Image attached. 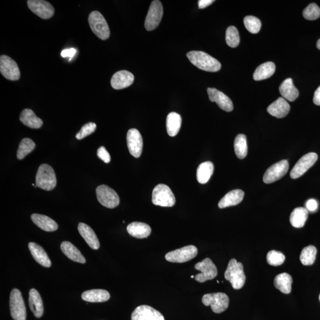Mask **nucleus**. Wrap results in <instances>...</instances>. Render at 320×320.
<instances>
[{"instance_id": "obj_24", "label": "nucleus", "mask_w": 320, "mask_h": 320, "mask_svg": "<svg viewBox=\"0 0 320 320\" xmlns=\"http://www.w3.org/2000/svg\"><path fill=\"white\" fill-rule=\"evenodd\" d=\"M127 232L136 239H146L151 235V227L146 223L133 222L127 226Z\"/></svg>"}, {"instance_id": "obj_15", "label": "nucleus", "mask_w": 320, "mask_h": 320, "mask_svg": "<svg viewBox=\"0 0 320 320\" xmlns=\"http://www.w3.org/2000/svg\"><path fill=\"white\" fill-rule=\"evenodd\" d=\"M27 6L31 11L41 19H49L55 13L54 7L43 0H29Z\"/></svg>"}, {"instance_id": "obj_39", "label": "nucleus", "mask_w": 320, "mask_h": 320, "mask_svg": "<svg viewBox=\"0 0 320 320\" xmlns=\"http://www.w3.org/2000/svg\"><path fill=\"white\" fill-rule=\"evenodd\" d=\"M226 42L230 47L236 48L240 43V35L238 30L235 26H230L226 31Z\"/></svg>"}, {"instance_id": "obj_5", "label": "nucleus", "mask_w": 320, "mask_h": 320, "mask_svg": "<svg viewBox=\"0 0 320 320\" xmlns=\"http://www.w3.org/2000/svg\"><path fill=\"white\" fill-rule=\"evenodd\" d=\"M88 23L90 28L99 39H108L110 36V29L105 17L98 11L92 12L88 16Z\"/></svg>"}, {"instance_id": "obj_38", "label": "nucleus", "mask_w": 320, "mask_h": 320, "mask_svg": "<svg viewBox=\"0 0 320 320\" xmlns=\"http://www.w3.org/2000/svg\"><path fill=\"white\" fill-rule=\"evenodd\" d=\"M316 253V247L314 246H308L302 249L301 255L300 260L301 263L305 266H309L314 263L315 260Z\"/></svg>"}, {"instance_id": "obj_40", "label": "nucleus", "mask_w": 320, "mask_h": 320, "mask_svg": "<svg viewBox=\"0 0 320 320\" xmlns=\"http://www.w3.org/2000/svg\"><path fill=\"white\" fill-rule=\"evenodd\" d=\"M244 24L247 30L253 34L259 32L261 29V23L260 20L254 16H246L244 19Z\"/></svg>"}, {"instance_id": "obj_2", "label": "nucleus", "mask_w": 320, "mask_h": 320, "mask_svg": "<svg viewBox=\"0 0 320 320\" xmlns=\"http://www.w3.org/2000/svg\"><path fill=\"white\" fill-rule=\"evenodd\" d=\"M224 277L228 281L235 290H240L243 287L246 282V276L244 272L243 265L235 259L229 261Z\"/></svg>"}, {"instance_id": "obj_25", "label": "nucleus", "mask_w": 320, "mask_h": 320, "mask_svg": "<svg viewBox=\"0 0 320 320\" xmlns=\"http://www.w3.org/2000/svg\"><path fill=\"white\" fill-rule=\"evenodd\" d=\"M29 249L34 259L37 263L43 267H50L51 266L50 258L42 247L35 243L31 242L29 244Z\"/></svg>"}, {"instance_id": "obj_17", "label": "nucleus", "mask_w": 320, "mask_h": 320, "mask_svg": "<svg viewBox=\"0 0 320 320\" xmlns=\"http://www.w3.org/2000/svg\"><path fill=\"white\" fill-rule=\"evenodd\" d=\"M131 320H165L161 313L149 305H140L131 315Z\"/></svg>"}, {"instance_id": "obj_30", "label": "nucleus", "mask_w": 320, "mask_h": 320, "mask_svg": "<svg viewBox=\"0 0 320 320\" xmlns=\"http://www.w3.org/2000/svg\"><path fill=\"white\" fill-rule=\"evenodd\" d=\"M81 297L84 301L89 302H103L108 301L111 295L104 290H92L84 292Z\"/></svg>"}, {"instance_id": "obj_19", "label": "nucleus", "mask_w": 320, "mask_h": 320, "mask_svg": "<svg viewBox=\"0 0 320 320\" xmlns=\"http://www.w3.org/2000/svg\"><path fill=\"white\" fill-rule=\"evenodd\" d=\"M134 81L133 75L126 70L117 72L113 75L111 84L115 90H120L129 87Z\"/></svg>"}, {"instance_id": "obj_8", "label": "nucleus", "mask_w": 320, "mask_h": 320, "mask_svg": "<svg viewBox=\"0 0 320 320\" xmlns=\"http://www.w3.org/2000/svg\"><path fill=\"white\" fill-rule=\"evenodd\" d=\"M96 195L100 204L108 208H115L119 204L117 193L108 186L102 185L96 189Z\"/></svg>"}, {"instance_id": "obj_9", "label": "nucleus", "mask_w": 320, "mask_h": 320, "mask_svg": "<svg viewBox=\"0 0 320 320\" xmlns=\"http://www.w3.org/2000/svg\"><path fill=\"white\" fill-rule=\"evenodd\" d=\"M195 246H188L172 251L166 254L165 259L172 263H185L194 259L198 254Z\"/></svg>"}, {"instance_id": "obj_51", "label": "nucleus", "mask_w": 320, "mask_h": 320, "mask_svg": "<svg viewBox=\"0 0 320 320\" xmlns=\"http://www.w3.org/2000/svg\"><path fill=\"white\" fill-rule=\"evenodd\" d=\"M319 301H320V295H319Z\"/></svg>"}, {"instance_id": "obj_49", "label": "nucleus", "mask_w": 320, "mask_h": 320, "mask_svg": "<svg viewBox=\"0 0 320 320\" xmlns=\"http://www.w3.org/2000/svg\"><path fill=\"white\" fill-rule=\"evenodd\" d=\"M316 48L320 50V39L317 41V42H316Z\"/></svg>"}, {"instance_id": "obj_44", "label": "nucleus", "mask_w": 320, "mask_h": 320, "mask_svg": "<svg viewBox=\"0 0 320 320\" xmlns=\"http://www.w3.org/2000/svg\"><path fill=\"white\" fill-rule=\"evenodd\" d=\"M97 154L100 159L104 161L105 163H109L111 160V156L105 147H100L98 150Z\"/></svg>"}, {"instance_id": "obj_35", "label": "nucleus", "mask_w": 320, "mask_h": 320, "mask_svg": "<svg viewBox=\"0 0 320 320\" xmlns=\"http://www.w3.org/2000/svg\"><path fill=\"white\" fill-rule=\"evenodd\" d=\"M213 164L211 161H206L199 165L197 169V180L199 184H205L209 180L213 173Z\"/></svg>"}, {"instance_id": "obj_22", "label": "nucleus", "mask_w": 320, "mask_h": 320, "mask_svg": "<svg viewBox=\"0 0 320 320\" xmlns=\"http://www.w3.org/2000/svg\"><path fill=\"white\" fill-rule=\"evenodd\" d=\"M244 197V192L241 189H235L227 193L218 204V207L221 209L236 206L242 202Z\"/></svg>"}, {"instance_id": "obj_3", "label": "nucleus", "mask_w": 320, "mask_h": 320, "mask_svg": "<svg viewBox=\"0 0 320 320\" xmlns=\"http://www.w3.org/2000/svg\"><path fill=\"white\" fill-rule=\"evenodd\" d=\"M37 187L47 191L53 190L57 185L56 173L51 166L47 164L40 165L36 175Z\"/></svg>"}, {"instance_id": "obj_6", "label": "nucleus", "mask_w": 320, "mask_h": 320, "mask_svg": "<svg viewBox=\"0 0 320 320\" xmlns=\"http://www.w3.org/2000/svg\"><path fill=\"white\" fill-rule=\"evenodd\" d=\"M202 303L205 306H211L213 312L219 314L225 311L229 306V298L222 292L208 294L203 296Z\"/></svg>"}, {"instance_id": "obj_34", "label": "nucleus", "mask_w": 320, "mask_h": 320, "mask_svg": "<svg viewBox=\"0 0 320 320\" xmlns=\"http://www.w3.org/2000/svg\"><path fill=\"white\" fill-rule=\"evenodd\" d=\"M181 118L179 114L171 112L166 120L167 131L170 136H175L179 132L181 125Z\"/></svg>"}, {"instance_id": "obj_10", "label": "nucleus", "mask_w": 320, "mask_h": 320, "mask_svg": "<svg viewBox=\"0 0 320 320\" xmlns=\"http://www.w3.org/2000/svg\"><path fill=\"white\" fill-rule=\"evenodd\" d=\"M195 268V269L200 271L201 272L195 277V280L200 282V283H204L206 281L212 280L217 277V268L209 258H206L201 262L196 264Z\"/></svg>"}, {"instance_id": "obj_33", "label": "nucleus", "mask_w": 320, "mask_h": 320, "mask_svg": "<svg viewBox=\"0 0 320 320\" xmlns=\"http://www.w3.org/2000/svg\"><path fill=\"white\" fill-rule=\"evenodd\" d=\"M292 278L290 275L282 273L277 275L274 280V285L282 293L288 294L291 292Z\"/></svg>"}, {"instance_id": "obj_7", "label": "nucleus", "mask_w": 320, "mask_h": 320, "mask_svg": "<svg viewBox=\"0 0 320 320\" xmlns=\"http://www.w3.org/2000/svg\"><path fill=\"white\" fill-rule=\"evenodd\" d=\"M10 313L14 320H26V309L22 293L14 289L10 297Z\"/></svg>"}, {"instance_id": "obj_23", "label": "nucleus", "mask_w": 320, "mask_h": 320, "mask_svg": "<svg viewBox=\"0 0 320 320\" xmlns=\"http://www.w3.org/2000/svg\"><path fill=\"white\" fill-rule=\"evenodd\" d=\"M31 219L34 224L47 232H55L58 228L57 223L46 215L33 213L31 215Z\"/></svg>"}, {"instance_id": "obj_11", "label": "nucleus", "mask_w": 320, "mask_h": 320, "mask_svg": "<svg viewBox=\"0 0 320 320\" xmlns=\"http://www.w3.org/2000/svg\"><path fill=\"white\" fill-rule=\"evenodd\" d=\"M163 15V8L160 1L155 0L150 7L145 21V27L148 31L156 29L160 25Z\"/></svg>"}, {"instance_id": "obj_14", "label": "nucleus", "mask_w": 320, "mask_h": 320, "mask_svg": "<svg viewBox=\"0 0 320 320\" xmlns=\"http://www.w3.org/2000/svg\"><path fill=\"white\" fill-rule=\"evenodd\" d=\"M317 159V154L315 153H309L304 155L292 168L290 173L291 177L296 179L302 176L315 163Z\"/></svg>"}, {"instance_id": "obj_46", "label": "nucleus", "mask_w": 320, "mask_h": 320, "mask_svg": "<svg viewBox=\"0 0 320 320\" xmlns=\"http://www.w3.org/2000/svg\"><path fill=\"white\" fill-rule=\"evenodd\" d=\"M76 52V50L74 49V48H71V49L69 50H65L62 51L61 56L63 58L70 57L71 58L75 56Z\"/></svg>"}, {"instance_id": "obj_4", "label": "nucleus", "mask_w": 320, "mask_h": 320, "mask_svg": "<svg viewBox=\"0 0 320 320\" xmlns=\"http://www.w3.org/2000/svg\"><path fill=\"white\" fill-rule=\"evenodd\" d=\"M152 202L154 205L162 207H172L175 205V199L173 192L168 186L160 184L154 189Z\"/></svg>"}, {"instance_id": "obj_50", "label": "nucleus", "mask_w": 320, "mask_h": 320, "mask_svg": "<svg viewBox=\"0 0 320 320\" xmlns=\"http://www.w3.org/2000/svg\"><path fill=\"white\" fill-rule=\"evenodd\" d=\"M195 277L194 276H191V278H194Z\"/></svg>"}, {"instance_id": "obj_43", "label": "nucleus", "mask_w": 320, "mask_h": 320, "mask_svg": "<svg viewBox=\"0 0 320 320\" xmlns=\"http://www.w3.org/2000/svg\"><path fill=\"white\" fill-rule=\"evenodd\" d=\"M96 128H97V125H96L95 123L89 122L86 123L84 125L82 126L81 130L76 134L75 137H76V139L78 140L83 139L86 136L94 133Z\"/></svg>"}, {"instance_id": "obj_13", "label": "nucleus", "mask_w": 320, "mask_h": 320, "mask_svg": "<svg viewBox=\"0 0 320 320\" xmlns=\"http://www.w3.org/2000/svg\"><path fill=\"white\" fill-rule=\"evenodd\" d=\"M289 169L288 161L286 160H281L270 166L265 172L263 181L265 184H270L283 177L287 173Z\"/></svg>"}, {"instance_id": "obj_20", "label": "nucleus", "mask_w": 320, "mask_h": 320, "mask_svg": "<svg viewBox=\"0 0 320 320\" xmlns=\"http://www.w3.org/2000/svg\"><path fill=\"white\" fill-rule=\"evenodd\" d=\"M267 111L271 116L283 118L290 112V105L284 98H279L268 107Z\"/></svg>"}, {"instance_id": "obj_36", "label": "nucleus", "mask_w": 320, "mask_h": 320, "mask_svg": "<svg viewBox=\"0 0 320 320\" xmlns=\"http://www.w3.org/2000/svg\"><path fill=\"white\" fill-rule=\"evenodd\" d=\"M234 147H235L236 156L240 159H243L247 156L248 148L245 135L239 134L236 137Z\"/></svg>"}, {"instance_id": "obj_47", "label": "nucleus", "mask_w": 320, "mask_h": 320, "mask_svg": "<svg viewBox=\"0 0 320 320\" xmlns=\"http://www.w3.org/2000/svg\"><path fill=\"white\" fill-rule=\"evenodd\" d=\"M213 2V0H199L198 2L199 8L202 9L207 8L210 5H211Z\"/></svg>"}, {"instance_id": "obj_26", "label": "nucleus", "mask_w": 320, "mask_h": 320, "mask_svg": "<svg viewBox=\"0 0 320 320\" xmlns=\"http://www.w3.org/2000/svg\"><path fill=\"white\" fill-rule=\"evenodd\" d=\"M29 305L31 311L37 318L43 315L44 308L42 298L35 289H31L29 292Z\"/></svg>"}, {"instance_id": "obj_31", "label": "nucleus", "mask_w": 320, "mask_h": 320, "mask_svg": "<svg viewBox=\"0 0 320 320\" xmlns=\"http://www.w3.org/2000/svg\"><path fill=\"white\" fill-rule=\"evenodd\" d=\"M275 64L272 62H267L258 67L253 74L254 80L260 81L269 78L275 72Z\"/></svg>"}, {"instance_id": "obj_28", "label": "nucleus", "mask_w": 320, "mask_h": 320, "mask_svg": "<svg viewBox=\"0 0 320 320\" xmlns=\"http://www.w3.org/2000/svg\"><path fill=\"white\" fill-rule=\"evenodd\" d=\"M62 252L71 260L82 264L85 263V259L77 248L69 242H64L61 244Z\"/></svg>"}, {"instance_id": "obj_12", "label": "nucleus", "mask_w": 320, "mask_h": 320, "mask_svg": "<svg viewBox=\"0 0 320 320\" xmlns=\"http://www.w3.org/2000/svg\"><path fill=\"white\" fill-rule=\"evenodd\" d=\"M0 72L9 80H18L20 77V71L16 62L5 55L0 57Z\"/></svg>"}, {"instance_id": "obj_27", "label": "nucleus", "mask_w": 320, "mask_h": 320, "mask_svg": "<svg viewBox=\"0 0 320 320\" xmlns=\"http://www.w3.org/2000/svg\"><path fill=\"white\" fill-rule=\"evenodd\" d=\"M20 120L23 125L32 129H39L43 125L42 120L34 114L32 110L29 109L23 110L20 115Z\"/></svg>"}, {"instance_id": "obj_45", "label": "nucleus", "mask_w": 320, "mask_h": 320, "mask_svg": "<svg viewBox=\"0 0 320 320\" xmlns=\"http://www.w3.org/2000/svg\"><path fill=\"white\" fill-rule=\"evenodd\" d=\"M318 208V202L315 199H311L306 204V209L310 212H314Z\"/></svg>"}, {"instance_id": "obj_32", "label": "nucleus", "mask_w": 320, "mask_h": 320, "mask_svg": "<svg viewBox=\"0 0 320 320\" xmlns=\"http://www.w3.org/2000/svg\"><path fill=\"white\" fill-rule=\"evenodd\" d=\"M308 217V210L303 207H298L292 212L290 222L295 228H302L304 226Z\"/></svg>"}, {"instance_id": "obj_42", "label": "nucleus", "mask_w": 320, "mask_h": 320, "mask_svg": "<svg viewBox=\"0 0 320 320\" xmlns=\"http://www.w3.org/2000/svg\"><path fill=\"white\" fill-rule=\"evenodd\" d=\"M302 15L305 19L315 20L320 17V9L315 3H311L304 10Z\"/></svg>"}, {"instance_id": "obj_37", "label": "nucleus", "mask_w": 320, "mask_h": 320, "mask_svg": "<svg viewBox=\"0 0 320 320\" xmlns=\"http://www.w3.org/2000/svg\"><path fill=\"white\" fill-rule=\"evenodd\" d=\"M36 144L29 139H24L19 144L17 152V158L18 160H23L27 155L32 153L35 149Z\"/></svg>"}, {"instance_id": "obj_1", "label": "nucleus", "mask_w": 320, "mask_h": 320, "mask_svg": "<svg viewBox=\"0 0 320 320\" xmlns=\"http://www.w3.org/2000/svg\"><path fill=\"white\" fill-rule=\"evenodd\" d=\"M187 57L191 63L200 70L208 72H217L221 70V63L204 52L191 51L187 54Z\"/></svg>"}, {"instance_id": "obj_29", "label": "nucleus", "mask_w": 320, "mask_h": 320, "mask_svg": "<svg viewBox=\"0 0 320 320\" xmlns=\"http://www.w3.org/2000/svg\"><path fill=\"white\" fill-rule=\"evenodd\" d=\"M279 90L282 97L290 102H294L299 96L298 89L295 87L293 81L290 78L282 82Z\"/></svg>"}, {"instance_id": "obj_18", "label": "nucleus", "mask_w": 320, "mask_h": 320, "mask_svg": "<svg viewBox=\"0 0 320 320\" xmlns=\"http://www.w3.org/2000/svg\"><path fill=\"white\" fill-rule=\"evenodd\" d=\"M208 94L210 101L215 102L220 108L226 112H232L234 106L232 100L222 92L214 88H208Z\"/></svg>"}, {"instance_id": "obj_21", "label": "nucleus", "mask_w": 320, "mask_h": 320, "mask_svg": "<svg viewBox=\"0 0 320 320\" xmlns=\"http://www.w3.org/2000/svg\"><path fill=\"white\" fill-rule=\"evenodd\" d=\"M78 230L82 238L92 249H99L100 243L98 237L90 226L85 223H80L78 226Z\"/></svg>"}, {"instance_id": "obj_41", "label": "nucleus", "mask_w": 320, "mask_h": 320, "mask_svg": "<svg viewBox=\"0 0 320 320\" xmlns=\"http://www.w3.org/2000/svg\"><path fill=\"white\" fill-rule=\"evenodd\" d=\"M267 261L271 266H278L284 263V254L276 250L270 251L267 254Z\"/></svg>"}, {"instance_id": "obj_16", "label": "nucleus", "mask_w": 320, "mask_h": 320, "mask_svg": "<svg viewBox=\"0 0 320 320\" xmlns=\"http://www.w3.org/2000/svg\"><path fill=\"white\" fill-rule=\"evenodd\" d=\"M126 141L130 154L134 157L139 158L142 154L143 140L139 130L129 129L127 133Z\"/></svg>"}, {"instance_id": "obj_48", "label": "nucleus", "mask_w": 320, "mask_h": 320, "mask_svg": "<svg viewBox=\"0 0 320 320\" xmlns=\"http://www.w3.org/2000/svg\"><path fill=\"white\" fill-rule=\"evenodd\" d=\"M313 102H314L315 105L320 106V86H319L314 93Z\"/></svg>"}]
</instances>
